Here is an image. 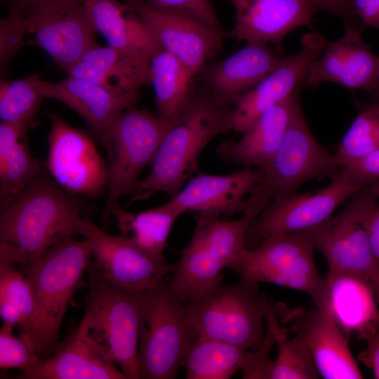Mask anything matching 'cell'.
I'll use <instances>...</instances> for the list:
<instances>
[{
    "instance_id": "37",
    "label": "cell",
    "mask_w": 379,
    "mask_h": 379,
    "mask_svg": "<svg viewBox=\"0 0 379 379\" xmlns=\"http://www.w3.org/2000/svg\"><path fill=\"white\" fill-rule=\"evenodd\" d=\"M41 173L40 164L22 140L0 164V211L6 210Z\"/></svg>"
},
{
    "instance_id": "50",
    "label": "cell",
    "mask_w": 379,
    "mask_h": 379,
    "mask_svg": "<svg viewBox=\"0 0 379 379\" xmlns=\"http://www.w3.org/2000/svg\"><path fill=\"white\" fill-rule=\"evenodd\" d=\"M136 0H124V1L128 5L133 4Z\"/></svg>"
},
{
    "instance_id": "24",
    "label": "cell",
    "mask_w": 379,
    "mask_h": 379,
    "mask_svg": "<svg viewBox=\"0 0 379 379\" xmlns=\"http://www.w3.org/2000/svg\"><path fill=\"white\" fill-rule=\"evenodd\" d=\"M313 300L348 338L353 333L359 337L367 329L379 324L375 289L357 275L328 272Z\"/></svg>"
},
{
    "instance_id": "15",
    "label": "cell",
    "mask_w": 379,
    "mask_h": 379,
    "mask_svg": "<svg viewBox=\"0 0 379 379\" xmlns=\"http://www.w3.org/2000/svg\"><path fill=\"white\" fill-rule=\"evenodd\" d=\"M162 48L175 56L196 79L222 51L227 32L195 18L149 6L143 0L130 5Z\"/></svg>"
},
{
    "instance_id": "28",
    "label": "cell",
    "mask_w": 379,
    "mask_h": 379,
    "mask_svg": "<svg viewBox=\"0 0 379 379\" xmlns=\"http://www.w3.org/2000/svg\"><path fill=\"white\" fill-rule=\"evenodd\" d=\"M182 213L168 201L140 212H130L115 206L112 211L118 224L120 236L153 260L167 263L164 251L171 230Z\"/></svg>"
},
{
    "instance_id": "5",
    "label": "cell",
    "mask_w": 379,
    "mask_h": 379,
    "mask_svg": "<svg viewBox=\"0 0 379 379\" xmlns=\"http://www.w3.org/2000/svg\"><path fill=\"white\" fill-rule=\"evenodd\" d=\"M341 168L335 155L329 153L311 133L298 100L278 149L270 161L260 168V180L249 193L242 214L255 219L273 198L297 192L312 179L332 180Z\"/></svg>"
},
{
    "instance_id": "36",
    "label": "cell",
    "mask_w": 379,
    "mask_h": 379,
    "mask_svg": "<svg viewBox=\"0 0 379 379\" xmlns=\"http://www.w3.org/2000/svg\"><path fill=\"white\" fill-rule=\"evenodd\" d=\"M379 149V101L369 100L359 109L335 154L345 168Z\"/></svg>"
},
{
    "instance_id": "27",
    "label": "cell",
    "mask_w": 379,
    "mask_h": 379,
    "mask_svg": "<svg viewBox=\"0 0 379 379\" xmlns=\"http://www.w3.org/2000/svg\"><path fill=\"white\" fill-rule=\"evenodd\" d=\"M67 72L69 76L119 93L138 94L141 87L150 84L149 61L98 44L87 50Z\"/></svg>"
},
{
    "instance_id": "6",
    "label": "cell",
    "mask_w": 379,
    "mask_h": 379,
    "mask_svg": "<svg viewBox=\"0 0 379 379\" xmlns=\"http://www.w3.org/2000/svg\"><path fill=\"white\" fill-rule=\"evenodd\" d=\"M92 257L87 239L68 237L21 270L38 311L43 360L51 357L60 343V329L68 305L76 291L84 286V275Z\"/></svg>"
},
{
    "instance_id": "47",
    "label": "cell",
    "mask_w": 379,
    "mask_h": 379,
    "mask_svg": "<svg viewBox=\"0 0 379 379\" xmlns=\"http://www.w3.org/2000/svg\"><path fill=\"white\" fill-rule=\"evenodd\" d=\"M26 262V255L21 249L0 241V272L17 269V265L22 270Z\"/></svg>"
},
{
    "instance_id": "8",
    "label": "cell",
    "mask_w": 379,
    "mask_h": 379,
    "mask_svg": "<svg viewBox=\"0 0 379 379\" xmlns=\"http://www.w3.org/2000/svg\"><path fill=\"white\" fill-rule=\"evenodd\" d=\"M172 124L135 105L117 120L104 147L108 157V183L103 222L109 220L119 199L131 194Z\"/></svg>"
},
{
    "instance_id": "33",
    "label": "cell",
    "mask_w": 379,
    "mask_h": 379,
    "mask_svg": "<svg viewBox=\"0 0 379 379\" xmlns=\"http://www.w3.org/2000/svg\"><path fill=\"white\" fill-rule=\"evenodd\" d=\"M277 305L267 317V328L277 345V356L270 361L265 379H316L320 377L305 344L297 335L288 338V329L280 326Z\"/></svg>"
},
{
    "instance_id": "25",
    "label": "cell",
    "mask_w": 379,
    "mask_h": 379,
    "mask_svg": "<svg viewBox=\"0 0 379 379\" xmlns=\"http://www.w3.org/2000/svg\"><path fill=\"white\" fill-rule=\"evenodd\" d=\"M299 87L265 111L238 140L222 142L218 148V156L230 164L264 168L283 140L294 107L299 100Z\"/></svg>"
},
{
    "instance_id": "49",
    "label": "cell",
    "mask_w": 379,
    "mask_h": 379,
    "mask_svg": "<svg viewBox=\"0 0 379 379\" xmlns=\"http://www.w3.org/2000/svg\"><path fill=\"white\" fill-rule=\"evenodd\" d=\"M368 190L379 201V179L368 183L366 186Z\"/></svg>"
},
{
    "instance_id": "11",
    "label": "cell",
    "mask_w": 379,
    "mask_h": 379,
    "mask_svg": "<svg viewBox=\"0 0 379 379\" xmlns=\"http://www.w3.org/2000/svg\"><path fill=\"white\" fill-rule=\"evenodd\" d=\"M361 188L342 168L329 185L317 192H295L273 198L251 224L245 249L255 248L270 237L305 232L323 223Z\"/></svg>"
},
{
    "instance_id": "12",
    "label": "cell",
    "mask_w": 379,
    "mask_h": 379,
    "mask_svg": "<svg viewBox=\"0 0 379 379\" xmlns=\"http://www.w3.org/2000/svg\"><path fill=\"white\" fill-rule=\"evenodd\" d=\"M48 154L44 162L53 180L65 191L96 197L107 193V162L88 131L72 126L49 114Z\"/></svg>"
},
{
    "instance_id": "23",
    "label": "cell",
    "mask_w": 379,
    "mask_h": 379,
    "mask_svg": "<svg viewBox=\"0 0 379 379\" xmlns=\"http://www.w3.org/2000/svg\"><path fill=\"white\" fill-rule=\"evenodd\" d=\"M235 10L227 37L260 41L282 49L284 38L299 27H312L317 9L307 0H228Z\"/></svg>"
},
{
    "instance_id": "10",
    "label": "cell",
    "mask_w": 379,
    "mask_h": 379,
    "mask_svg": "<svg viewBox=\"0 0 379 379\" xmlns=\"http://www.w3.org/2000/svg\"><path fill=\"white\" fill-rule=\"evenodd\" d=\"M378 202L364 187L348 199L341 213L305 232L325 257L328 272L364 279L373 286L379 302V267L362 224L365 214Z\"/></svg>"
},
{
    "instance_id": "16",
    "label": "cell",
    "mask_w": 379,
    "mask_h": 379,
    "mask_svg": "<svg viewBox=\"0 0 379 379\" xmlns=\"http://www.w3.org/2000/svg\"><path fill=\"white\" fill-rule=\"evenodd\" d=\"M279 321L288 326L307 346L320 377L325 379L363 378L350 351L348 338L324 310L307 311L277 303Z\"/></svg>"
},
{
    "instance_id": "22",
    "label": "cell",
    "mask_w": 379,
    "mask_h": 379,
    "mask_svg": "<svg viewBox=\"0 0 379 379\" xmlns=\"http://www.w3.org/2000/svg\"><path fill=\"white\" fill-rule=\"evenodd\" d=\"M260 178V169L252 167L226 175L198 173L168 201L182 214L192 211L230 218L243 213L246 199Z\"/></svg>"
},
{
    "instance_id": "35",
    "label": "cell",
    "mask_w": 379,
    "mask_h": 379,
    "mask_svg": "<svg viewBox=\"0 0 379 379\" xmlns=\"http://www.w3.org/2000/svg\"><path fill=\"white\" fill-rule=\"evenodd\" d=\"M39 74L19 79L1 80L0 119L1 123L26 131L32 126L45 99L37 87Z\"/></svg>"
},
{
    "instance_id": "51",
    "label": "cell",
    "mask_w": 379,
    "mask_h": 379,
    "mask_svg": "<svg viewBox=\"0 0 379 379\" xmlns=\"http://www.w3.org/2000/svg\"><path fill=\"white\" fill-rule=\"evenodd\" d=\"M32 1H35V0H32ZM55 1H69V0H55Z\"/></svg>"
},
{
    "instance_id": "42",
    "label": "cell",
    "mask_w": 379,
    "mask_h": 379,
    "mask_svg": "<svg viewBox=\"0 0 379 379\" xmlns=\"http://www.w3.org/2000/svg\"><path fill=\"white\" fill-rule=\"evenodd\" d=\"M343 168L348 172L353 180L362 187L372 181L378 180L379 149Z\"/></svg>"
},
{
    "instance_id": "34",
    "label": "cell",
    "mask_w": 379,
    "mask_h": 379,
    "mask_svg": "<svg viewBox=\"0 0 379 379\" xmlns=\"http://www.w3.org/2000/svg\"><path fill=\"white\" fill-rule=\"evenodd\" d=\"M253 219L245 214L236 220L195 214L192 239L201 243L226 265L245 248V237Z\"/></svg>"
},
{
    "instance_id": "38",
    "label": "cell",
    "mask_w": 379,
    "mask_h": 379,
    "mask_svg": "<svg viewBox=\"0 0 379 379\" xmlns=\"http://www.w3.org/2000/svg\"><path fill=\"white\" fill-rule=\"evenodd\" d=\"M13 326L4 323L0 330V368H17L27 373L37 366L41 359L21 336H15Z\"/></svg>"
},
{
    "instance_id": "48",
    "label": "cell",
    "mask_w": 379,
    "mask_h": 379,
    "mask_svg": "<svg viewBox=\"0 0 379 379\" xmlns=\"http://www.w3.org/2000/svg\"><path fill=\"white\" fill-rule=\"evenodd\" d=\"M367 93L369 95V100L379 101V76Z\"/></svg>"
},
{
    "instance_id": "31",
    "label": "cell",
    "mask_w": 379,
    "mask_h": 379,
    "mask_svg": "<svg viewBox=\"0 0 379 379\" xmlns=\"http://www.w3.org/2000/svg\"><path fill=\"white\" fill-rule=\"evenodd\" d=\"M225 263L194 239L182 250L168 284L185 304L221 282Z\"/></svg>"
},
{
    "instance_id": "18",
    "label": "cell",
    "mask_w": 379,
    "mask_h": 379,
    "mask_svg": "<svg viewBox=\"0 0 379 379\" xmlns=\"http://www.w3.org/2000/svg\"><path fill=\"white\" fill-rule=\"evenodd\" d=\"M281 50L265 42H246L229 57L206 65L197 76V88L220 104L234 107L281 60Z\"/></svg>"
},
{
    "instance_id": "41",
    "label": "cell",
    "mask_w": 379,
    "mask_h": 379,
    "mask_svg": "<svg viewBox=\"0 0 379 379\" xmlns=\"http://www.w3.org/2000/svg\"><path fill=\"white\" fill-rule=\"evenodd\" d=\"M275 343L274 335L267 328L265 340L257 350H248L245 363L241 369L243 378L265 379V373L270 362V352Z\"/></svg>"
},
{
    "instance_id": "3",
    "label": "cell",
    "mask_w": 379,
    "mask_h": 379,
    "mask_svg": "<svg viewBox=\"0 0 379 379\" xmlns=\"http://www.w3.org/2000/svg\"><path fill=\"white\" fill-rule=\"evenodd\" d=\"M258 285L241 277L230 285L220 282L192 299L185 304L191 326L199 336L258 350L266 336L264 322L277 305Z\"/></svg>"
},
{
    "instance_id": "30",
    "label": "cell",
    "mask_w": 379,
    "mask_h": 379,
    "mask_svg": "<svg viewBox=\"0 0 379 379\" xmlns=\"http://www.w3.org/2000/svg\"><path fill=\"white\" fill-rule=\"evenodd\" d=\"M0 316L4 323L19 328V335L42 359L38 311L29 285L20 269L0 272Z\"/></svg>"
},
{
    "instance_id": "9",
    "label": "cell",
    "mask_w": 379,
    "mask_h": 379,
    "mask_svg": "<svg viewBox=\"0 0 379 379\" xmlns=\"http://www.w3.org/2000/svg\"><path fill=\"white\" fill-rule=\"evenodd\" d=\"M314 250L306 232L274 235L253 250L244 248L225 268L258 284L289 288L313 300L323 280L315 264Z\"/></svg>"
},
{
    "instance_id": "13",
    "label": "cell",
    "mask_w": 379,
    "mask_h": 379,
    "mask_svg": "<svg viewBox=\"0 0 379 379\" xmlns=\"http://www.w3.org/2000/svg\"><path fill=\"white\" fill-rule=\"evenodd\" d=\"M25 13L31 41L66 72L97 44L85 0H35Z\"/></svg>"
},
{
    "instance_id": "44",
    "label": "cell",
    "mask_w": 379,
    "mask_h": 379,
    "mask_svg": "<svg viewBox=\"0 0 379 379\" xmlns=\"http://www.w3.org/2000/svg\"><path fill=\"white\" fill-rule=\"evenodd\" d=\"M352 12L364 27L379 29V0H352Z\"/></svg>"
},
{
    "instance_id": "46",
    "label": "cell",
    "mask_w": 379,
    "mask_h": 379,
    "mask_svg": "<svg viewBox=\"0 0 379 379\" xmlns=\"http://www.w3.org/2000/svg\"><path fill=\"white\" fill-rule=\"evenodd\" d=\"M362 224L379 267V201L365 214Z\"/></svg>"
},
{
    "instance_id": "32",
    "label": "cell",
    "mask_w": 379,
    "mask_h": 379,
    "mask_svg": "<svg viewBox=\"0 0 379 379\" xmlns=\"http://www.w3.org/2000/svg\"><path fill=\"white\" fill-rule=\"evenodd\" d=\"M248 350L199 336L185 354L187 379H228L241 371Z\"/></svg>"
},
{
    "instance_id": "26",
    "label": "cell",
    "mask_w": 379,
    "mask_h": 379,
    "mask_svg": "<svg viewBox=\"0 0 379 379\" xmlns=\"http://www.w3.org/2000/svg\"><path fill=\"white\" fill-rule=\"evenodd\" d=\"M85 5L96 32L107 46L146 61H150L161 48L147 25L126 2L85 0Z\"/></svg>"
},
{
    "instance_id": "7",
    "label": "cell",
    "mask_w": 379,
    "mask_h": 379,
    "mask_svg": "<svg viewBox=\"0 0 379 379\" xmlns=\"http://www.w3.org/2000/svg\"><path fill=\"white\" fill-rule=\"evenodd\" d=\"M88 274L84 317L91 331L128 379H139L140 293H132L108 281L93 262Z\"/></svg>"
},
{
    "instance_id": "39",
    "label": "cell",
    "mask_w": 379,
    "mask_h": 379,
    "mask_svg": "<svg viewBox=\"0 0 379 379\" xmlns=\"http://www.w3.org/2000/svg\"><path fill=\"white\" fill-rule=\"evenodd\" d=\"M29 31L26 14L18 8L0 21V61L1 72L18 51L25 45Z\"/></svg>"
},
{
    "instance_id": "4",
    "label": "cell",
    "mask_w": 379,
    "mask_h": 379,
    "mask_svg": "<svg viewBox=\"0 0 379 379\" xmlns=\"http://www.w3.org/2000/svg\"><path fill=\"white\" fill-rule=\"evenodd\" d=\"M199 335L191 326L186 305L166 279L140 293L139 379H173Z\"/></svg>"
},
{
    "instance_id": "52",
    "label": "cell",
    "mask_w": 379,
    "mask_h": 379,
    "mask_svg": "<svg viewBox=\"0 0 379 379\" xmlns=\"http://www.w3.org/2000/svg\"><path fill=\"white\" fill-rule=\"evenodd\" d=\"M378 328H379V324L378 325Z\"/></svg>"
},
{
    "instance_id": "2",
    "label": "cell",
    "mask_w": 379,
    "mask_h": 379,
    "mask_svg": "<svg viewBox=\"0 0 379 379\" xmlns=\"http://www.w3.org/2000/svg\"><path fill=\"white\" fill-rule=\"evenodd\" d=\"M84 213L75 194L41 172L1 213L0 241L25 253L27 262L23 270L55 244L79 234Z\"/></svg>"
},
{
    "instance_id": "14",
    "label": "cell",
    "mask_w": 379,
    "mask_h": 379,
    "mask_svg": "<svg viewBox=\"0 0 379 379\" xmlns=\"http://www.w3.org/2000/svg\"><path fill=\"white\" fill-rule=\"evenodd\" d=\"M79 230L91 243L94 265L108 281L126 291L142 293L175 269V265L153 260L121 236L109 235L86 213Z\"/></svg>"
},
{
    "instance_id": "20",
    "label": "cell",
    "mask_w": 379,
    "mask_h": 379,
    "mask_svg": "<svg viewBox=\"0 0 379 379\" xmlns=\"http://www.w3.org/2000/svg\"><path fill=\"white\" fill-rule=\"evenodd\" d=\"M363 29L345 23L343 35L327 41L307 72L305 81L308 87L333 82L351 90H370L379 76V55L363 40Z\"/></svg>"
},
{
    "instance_id": "17",
    "label": "cell",
    "mask_w": 379,
    "mask_h": 379,
    "mask_svg": "<svg viewBox=\"0 0 379 379\" xmlns=\"http://www.w3.org/2000/svg\"><path fill=\"white\" fill-rule=\"evenodd\" d=\"M327 41L312 31L302 36L297 53L284 57L232 109V131L243 133L268 109L291 95L305 81L311 65L323 52Z\"/></svg>"
},
{
    "instance_id": "43",
    "label": "cell",
    "mask_w": 379,
    "mask_h": 379,
    "mask_svg": "<svg viewBox=\"0 0 379 379\" xmlns=\"http://www.w3.org/2000/svg\"><path fill=\"white\" fill-rule=\"evenodd\" d=\"M359 338L366 341L367 346L358 355V359L372 370L375 378L379 379V328L373 326Z\"/></svg>"
},
{
    "instance_id": "21",
    "label": "cell",
    "mask_w": 379,
    "mask_h": 379,
    "mask_svg": "<svg viewBox=\"0 0 379 379\" xmlns=\"http://www.w3.org/2000/svg\"><path fill=\"white\" fill-rule=\"evenodd\" d=\"M18 379H128L91 331L84 317L53 354Z\"/></svg>"
},
{
    "instance_id": "45",
    "label": "cell",
    "mask_w": 379,
    "mask_h": 379,
    "mask_svg": "<svg viewBox=\"0 0 379 379\" xmlns=\"http://www.w3.org/2000/svg\"><path fill=\"white\" fill-rule=\"evenodd\" d=\"M317 10H323L343 18L345 23L364 27L353 15L352 0H307Z\"/></svg>"
},
{
    "instance_id": "29",
    "label": "cell",
    "mask_w": 379,
    "mask_h": 379,
    "mask_svg": "<svg viewBox=\"0 0 379 379\" xmlns=\"http://www.w3.org/2000/svg\"><path fill=\"white\" fill-rule=\"evenodd\" d=\"M195 79L173 55L161 48L149 61V82L155 95L157 115L173 123L188 102Z\"/></svg>"
},
{
    "instance_id": "40",
    "label": "cell",
    "mask_w": 379,
    "mask_h": 379,
    "mask_svg": "<svg viewBox=\"0 0 379 379\" xmlns=\"http://www.w3.org/2000/svg\"><path fill=\"white\" fill-rule=\"evenodd\" d=\"M146 2L154 8L185 15L222 29L211 0H148Z\"/></svg>"
},
{
    "instance_id": "19",
    "label": "cell",
    "mask_w": 379,
    "mask_h": 379,
    "mask_svg": "<svg viewBox=\"0 0 379 379\" xmlns=\"http://www.w3.org/2000/svg\"><path fill=\"white\" fill-rule=\"evenodd\" d=\"M45 98L57 100L76 112L86 122L92 136L104 147L120 115L135 105L138 94L119 93L82 78L67 76L50 82L37 81Z\"/></svg>"
},
{
    "instance_id": "1",
    "label": "cell",
    "mask_w": 379,
    "mask_h": 379,
    "mask_svg": "<svg viewBox=\"0 0 379 379\" xmlns=\"http://www.w3.org/2000/svg\"><path fill=\"white\" fill-rule=\"evenodd\" d=\"M233 107L222 105L196 87L178 117L163 138L149 173L139 180L126 207L157 192L171 198L197 173L198 161L215 138L232 131Z\"/></svg>"
}]
</instances>
